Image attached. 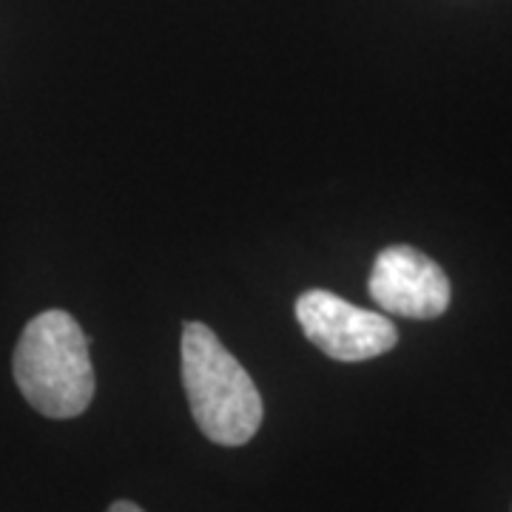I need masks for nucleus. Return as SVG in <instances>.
<instances>
[{
  "label": "nucleus",
  "mask_w": 512,
  "mask_h": 512,
  "mask_svg": "<svg viewBox=\"0 0 512 512\" xmlns=\"http://www.w3.org/2000/svg\"><path fill=\"white\" fill-rule=\"evenodd\" d=\"M12 373L23 399L49 419H74L94 399L89 339L66 311L37 313L23 328Z\"/></svg>",
  "instance_id": "f257e3e1"
},
{
  "label": "nucleus",
  "mask_w": 512,
  "mask_h": 512,
  "mask_svg": "<svg viewBox=\"0 0 512 512\" xmlns=\"http://www.w3.org/2000/svg\"><path fill=\"white\" fill-rule=\"evenodd\" d=\"M183 384L194 421L205 439L242 447L262 424V396L248 370L202 322L183 328Z\"/></svg>",
  "instance_id": "f03ea898"
},
{
  "label": "nucleus",
  "mask_w": 512,
  "mask_h": 512,
  "mask_svg": "<svg viewBox=\"0 0 512 512\" xmlns=\"http://www.w3.org/2000/svg\"><path fill=\"white\" fill-rule=\"evenodd\" d=\"M296 319L308 342L336 362H367L399 342V330L387 316L356 308L322 288L305 291L296 299Z\"/></svg>",
  "instance_id": "7ed1b4c3"
},
{
  "label": "nucleus",
  "mask_w": 512,
  "mask_h": 512,
  "mask_svg": "<svg viewBox=\"0 0 512 512\" xmlns=\"http://www.w3.org/2000/svg\"><path fill=\"white\" fill-rule=\"evenodd\" d=\"M367 291L384 313L439 319L450 308V279L439 262L410 245H390L376 256Z\"/></svg>",
  "instance_id": "20e7f679"
},
{
  "label": "nucleus",
  "mask_w": 512,
  "mask_h": 512,
  "mask_svg": "<svg viewBox=\"0 0 512 512\" xmlns=\"http://www.w3.org/2000/svg\"><path fill=\"white\" fill-rule=\"evenodd\" d=\"M109 512H146L143 507H137V504H131V501H114L109 507Z\"/></svg>",
  "instance_id": "39448f33"
}]
</instances>
